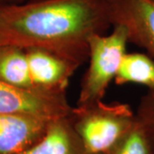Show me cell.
I'll list each match as a JSON object with an SVG mask.
<instances>
[{"label": "cell", "mask_w": 154, "mask_h": 154, "mask_svg": "<svg viewBox=\"0 0 154 154\" xmlns=\"http://www.w3.org/2000/svg\"><path fill=\"white\" fill-rule=\"evenodd\" d=\"M112 27L108 0H34L0 5V45L52 51L81 66L89 39Z\"/></svg>", "instance_id": "1"}, {"label": "cell", "mask_w": 154, "mask_h": 154, "mask_svg": "<svg viewBox=\"0 0 154 154\" xmlns=\"http://www.w3.org/2000/svg\"><path fill=\"white\" fill-rule=\"evenodd\" d=\"M68 118L86 147L95 154L108 153L136 121L128 104L103 100L72 107Z\"/></svg>", "instance_id": "2"}, {"label": "cell", "mask_w": 154, "mask_h": 154, "mask_svg": "<svg viewBox=\"0 0 154 154\" xmlns=\"http://www.w3.org/2000/svg\"><path fill=\"white\" fill-rule=\"evenodd\" d=\"M128 43L126 30L121 26H113L110 34L96 33L90 38L89 65L82 80L76 105L103 100L127 53Z\"/></svg>", "instance_id": "3"}, {"label": "cell", "mask_w": 154, "mask_h": 154, "mask_svg": "<svg viewBox=\"0 0 154 154\" xmlns=\"http://www.w3.org/2000/svg\"><path fill=\"white\" fill-rule=\"evenodd\" d=\"M71 110L66 93L23 89L0 81V114L35 116L54 120L68 116Z\"/></svg>", "instance_id": "4"}, {"label": "cell", "mask_w": 154, "mask_h": 154, "mask_svg": "<svg viewBox=\"0 0 154 154\" xmlns=\"http://www.w3.org/2000/svg\"><path fill=\"white\" fill-rule=\"evenodd\" d=\"M111 25L126 30L128 43L154 60V0H108Z\"/></svg>", "instance_id": "5"}, {"label": "cell", "mask_w": 154, "mask_h": 154, "mask_svg": "<svg viewBox=\"0 0 154 154\" xmlns=\"http://www.w3.org/2000/svg\"><path fill=\"white\" fill-rule=\"evenodd\" d=\"M25 51L34 88L51 93H66L70 78L80 66L47 50L27 48Z\"/></svg>", "instance_id": "6"}, {"label": "cell", "mask_w": 154, "mask_h": 154, "mask_svg": "<svg viewBox=\"0 0 154 154\" xmlns=\"http://www.w3.org/2000/svg\"><path fill=\"white\" fill-rule=\"evenodd\" d=\"M52 120L29 115L0 114V154H19L36 143Z\"/></svg>", "instance_id": "7"}, {"label": "cell", "mask_w": 154, "mask_h": 154, "mask_svg": "<svg viewBox=\"0 0 154 154\" xmlns=\"http://www.w3.org/2000/svg\"><path fill=\"white\" fill-rule=\"evenodd\" d=\"M19 154H95L90 152L73 128L68 116L50 122L45 134Z\"/></svg>", "instance_id": "8"}, {"label": "cell", "mask_w": 154, "mask_h": 154, "mask_svg": "<svg viewBox=\"0 0 154 154\" xmlns=\"http://www.w3.org/2000/svg\"><path fill=\"white\" fill-rule=\"evenodd\" d=\"M0 81L17 88L39 91L32 82L26 51L17 45H0Z\"/></svg>", "instance_id": "9"}, {"label": "cell", "mask_w": 154, "mask_h": 154, "mask_svg": "<svg viewBox=\"0 0 154 154\" xmlns=\"http://www.w3.org/2000/svg\"><path fill=\"white\" fill-rule=\"evenodd\" d=\"M114 82L116 85L135 83L154 89V60L147 54L126 53Z\"/></svg>", "instance_id": "10"}, {"label": "cell", "mask_w": 154, "mask_h": 154, "mask_svg": "<svg viewBox=\"0 0 154 154\" xmlns=\"http://www.w3.org/2000/svg\"><path fill=\"white\" fill-rule=\"evenodd\" d=\"M107 154H152V152L143 128L136 120L134 126Z\"/></svg>", "instance_id": "11"}, {"label": "cell", "mask_w": 154, "mask_h": 154, "mask_svg": "<svg viewBox=\"0 0 154 154\" xmlns=\"http://www.w3.org/2000/svg\"><path fill=\"white\" fill-rule=\"evenodd\" d=\"M135 116L143 128L152 152L154 154V89L148 90L141 97L135 110Z\"/></svg>", "instance_id": "12"}, {"label": "cell", "mask_w": 154, "mask_h": 154, "mask_svg": "<svg viewBox=\"0 0 154 154\" xmlns=\"http://www.w3.org/2000/svg\"><path fill=\"white\" fill-rule=\"evenodd\" d=\"M11 3H15V4H20V3H23L25 0H8Z\"/></svg>", "instance_id": "13"}, {"label": "cell", "mask_w": 154, "mask_h": 154, "mask_svg": "<svg viewBox=\"0 0 154 154\" xmlns=\"http://www.w3.org/2000/svg\"><path fill=\"white\" fill-rule=\"evenodd\" d=\"M5 1H6V0H0V5H2V4L5 2Z\"/></svg>", "instance_id": "14"}]
</instances>
